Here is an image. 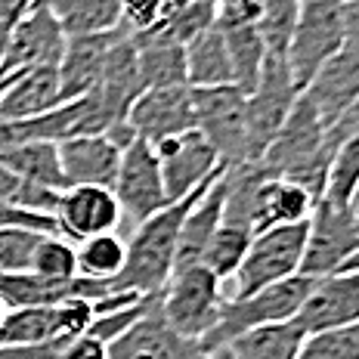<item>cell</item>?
<instances>
[{
	"instance_id": "cell-1",
	"label": "cell",
	"mask_w": 359,
	"mask_h": 359,
	"mask_svg": "<svg viewBox=\"0 0 359 359\" xmlns=\"http://www.w3.org/2000/svg\"><path fill=\"white\" fill-rule=\"evenodd\" d=\"M220 174L205 180V183H201L196 192H189L186 198L170 201V205L161 208L158 214H152L149 220L137 223L130 242H127V260H124L121 276H118L115 282H109L111 294H121V291H133V294H146V297L161 294L164 285L170 282V276H174V266H177L180 226H183L189 208L211 189V183Z\"/></svg>"
},
{
	"instance_id": "cell-2",
	"label": "cell",
	"mask_w": 359,
	"mask_h": 359,
	"mask_svg": "<svg viewBox=\"0 0 359 359\" xmlns=\"http://www.w3.org/2000/svg\"><path fill=\"white\" fill-rule=\"evenodd\" d=\"M257 164L269 177L294 180L316 201L323 198L328 164H332V149H328L325 127L319 121L316 109L304 96H297L291 115L285 118L282 130L276 133V140L266 146V152L260 155Z\"/></svg>"
},
{
	"instance_id": "cell-3",
	"label": "cell",
	"mask_w": 359,
	"mask_h": 359,
	"mask_svg": "<svg viewBox=\"0 0 359 359\" xmlns=\"http://www.w3.org/2000/svg\"><path fill=\"white\" fill-rule=\"evenodd\" d=\"M313 282H316L313 276L297 273L285 282H276V285H269V288L254 291V294H248V297H226L217 325L201 338L205 350L226 347L233 338L251 332V328L291 323V319L301 313Z\"/></svg>"
},
{
	"instance_id": "cell-4",
	"label": "cell",
	"mask_w": 359,
	"mask_h": 359,
	"mask_svg": "<svg viewBox=\"0 0 359 359\" xmlns=\"http://www.w3.org/2000/svg\"><path fill=\"white\" fill-rule=\"evenodd\" d=\"M223 301L226 297L220 291V279L205 264L174 269L170 282L158 294L164 323L174 328L177 334L192 341H201L217 325Z\"/></svg>"
},
{
	"instance_id": "cell-5",
	"label": "cell",
	"mask_w": 359,
	"mask_h": 359,
	"mask_svg": "<svg viewBox=\"0 0 359 359\" xmlns=\"http://www.w3.org/2000/svg\"><path fill=\"white\" fill-rule=\"evenodd\" d=\"M306 236H310V220L254 233L251 248L233 276V297H248L254 291L269 288L276 282H285L301 273Z\"/></svg>"
},
{
	"instance_id": "cell-6",
	"label": "cell",
	"mask_w": 359,
	"mask_h": 359,
	"mask_svg": "<svg viewBox=\"0 0 359 359\" xmlns=\"http://www.w3.org/2000/svg\"><path fill=\"white\" fill-rule=\"evenodd\" d=\"M344 47L341 4L334 0H301L294 32H291L285 62L297 90L316 78V72Z\"/></svg>"
},
{
	"instance_id": "cell-7",
	"label": "cell",
	"mask_w": 359,
	"mask_h": 359,
	"mask_svg": "<svg viewBox=\"0 0 359 359\" xmlns=\"http://www.w3.org/2000/svg\"><path fill=\"white\" fill-rule=\"evenodd\" d=\"M196 130L214 146L226 168L248 164V124H245V93L233 84L192 87Z\"/></svg>"
},
{
	"instance_id": "cell-8",
	"label": "cell",
	"mask_w": 359,
	"mask_h": 359,
	"mask_svg": "<svg viewBox=\"0 0 359 359\" xmlns=\"http://www.w3.org/2000/svg\"><path fill=\"white\" fill-rule=\"evenodd\" d=\"M301 90L294 87L285 56H269L260 69L257 87L245 96V124H248V161H260L266 146L282 130L294 109Z\"/></svg>"
},
{
	"instance_id": "cell-9",
	"label": "cell",
	"mask_w": 359,
	"mask_h": 359,
	"mask_svg": "<svg viewBox=\"0 0 359 359\" xmlns=\"http://www.w3.org/2000/svg\"><path fill=\"white\" fill-rule=\"evenodd\" d=\"M359 251V211L356 205H334L319 198L310 214V236L304 251V276H328L341 269Z\"/></svg>"
},
{
	"instance_id": "cell-10",
	"label": "cell",
	"mask_w": 359,
	"mask_h": 359,
	"mask_svg": "<svg viewBox=\"0 0 359 359\" xmlns=\"http://www.w3.org/2000/svg\"><path fill=\"white\" fill-rule=\"evenodd\" d=\"M111 192L121 205V214H127L133 223H143L170 205L161 180V161L146 140L137 137L130 146H124Z\"/></svg>"
},
{
	"instance_id": "cell-11",
	"label": "cell",
	"mask_w": 359,
	"mask_h": 359,
	"mask_svg": "<svg viewBox=\"0 0 359 359\" xmlns=\"http://www.w3.org/2000/svg\"><path fill=\"white\" fill-rule=\"evenodd\" d=\"M109 359H226V347L205 350L201 341L183 338L164 323L158 297L137 325L109 344Z\"/></svg>"
},
{
	"instance_id": "cell-12",
	"label": "cell",
	"mask_w": 359,
	"mask_h": 359,
	"mask_svg": "<svg viewBox=\"0 0 359 359\" xmlns=\"http://www.w3.org/2000/svg\"><path fill=\"white\" fill-rule=\"evenodd\" d=\"M155 155L161 161V180H164V192L168 201H180L189 192H196L205 180H211L214 174H220L226 164L217 158L214 146L201 137L198 130H186L180 137L161 140L155 143Z\"/></svg>"
},
{
	"instance_id": "cell-13",
	"label": "cell",
	"mask_w": 359,
	"mask_h": 359,
	"mask_svg": "<svg viewBox=\"0 0 359 359\" xmlns=\"http://www.w3.org/2000/svg\"><path fill=\"white\" fill-rule=\"evenodd\" d=\"M127 127L133 137L146 140L149 146L161 140L180 137L186 130H196V106H192V87H152L137 96V102L127 111Z\"/></svg>"
},
{
	"instance_id": "cell-14",
	"label": "cell",
	"mask_w": 359,
	"mask_h": 359,
	"mask_svg": "<svg viewBox=\"0 0 359 359\" xmlns=\"http://www.w3.org/2000/svg\"><path fill=\"white\" fill-rule=\"evenodd\" d=\"M65 43H69V34L62 32L59 19L47 10V4L34 0L32 10L10 28V43H6L0 74L37 69V65H59Z\"/></svg>"
},
{
	"instance_id": "cell-15",
	"label": "cell",
	"mask_w": 359,
	"mask_h": 359,
	"mask_svg": "<svg viewBox=\"0 0 359 359\" xmlns=\"http://www.w3.org/2000/svg\"><path fill=\"white\" fill-rule=\"evenodd\" d=\"M118 220H121V205H118L115 192L102 189V186H69L59 192V201L53 208L56 233L69 238L72 245L115 233Z\"/></svg>"
},
{
	"instance_id": "cell-16",
	"label": "cell",
	"mask_w": 359,
	"mask_h": 359,
	"mask_svg": "<svg viewBox=\"0 0 359 359\" xmlns=\"http://www.w3.org/2000/svg\"><path fill=\"white\" fill-rule=\"evenodd\" d=\"M306 334L359 323V269H334L313 282L310 294L294 316Z\"/></svg>"
},
{
	"instance_id": "cell-17",
	"label": "cell",
	"mask_w": 359,
	"mask_h": 359,
	"mask_svg": "<svg viewBox=\"0 0 359 359\" xmlns=\"http://www.w3.org/2000/svg\"><path fill=\"white\" fill-rule=\"evenodd\" d=\"M301 96L316 109L319 121L328 133L344 118V111L359 100V50L344 43L316 72V78L301 90Z\"/></svg>"
},
{
	"instance_id": "cell-18",
	"label": "cell",
	"mask_w": 359,
	"mask_h": 359,
	"mask_svg": "<svg viewBox=\"0 0 359 359\" xmlns=\"http://www.w3.org/2000/svg\"><path fill=\"white\" fill-rule=\"evenodd\" d=\"M127 32L124 25L111 28V32H96V34H74L65 43V53L59 59V100L72 102L81 96L93 93L96 84L106 69L109 50L118 43V37Z\"/></svg>"
},
{
	"instance_id": "cell-19",
	"label": "cell",
	"mask_w": 359,
	"mask_h": 359,
	"mask_svg": "<svg viewBox=\"0 0 359 359\" xmlns=\"http://www.w3.org/2000/svg\"><path fill=\"white\" fill-rule=\"evenodd\" d=\"M124 149L109 133H90L59 143V168H62L65 189L69 186H102L111 189L118 177Z\"/></svg>"
},
{
	"instance_id": "cell-20",
	"label": "cell",
	"mask_w": 359,
	"mask_h": 359,
	"mask_svg": "<svg viewBox=\"0 0 359 359\" xmlns=\"http://www.w3.org/2000/svg\"><path fill=\"white\" fill-rule=\"evenodd\" d=\"M62 106L59 100V65L13 72L10 84L0 93V121H32Z\"/></svg>"
},
{
	"instance_id": "cell-21",
	"label": "cell",
	"mask_w": 359,
	"mask_h": 359,
	"mask_svg": "<svg viewBox=\"0 0 359 359\" xmlns=\"http://www.w3.org/2000/svg\"><path fill=\"white\" fill-rule=\"evenodd\" d=\"M313 208H316V198L301 183L285 177H266L257 186V196H254V211H251L254 233H264V229L273 226L306 223Z\"/></svg>"
},
{
	"instance_id": "cell-22",
	"label": "cell",
	"mask_w": 359,
	"mask_h": 359,
	"mask_svg": "<svg viewBox=\"0 0 359 359\" xmlns=\"http://www.w3.org/2000/svg\"><path fill=\"white\" fill-rule=\"evenodd\" d=\"M226 174V170H223ZM223 174L211 183V189L201 196L196 205L189 208L186 214L183 226H180V242H177V266L174 269H183V266H196L201 264L205 257L208 245L217 233L223 220V198H226V183H223Z\"/></svg>"
},
{
	"instance_id": "cell-23",
	"label": "cell",
	"mask_w": 359,
	"mask_h": 359,
	"mask_svg": "<svg viewBox=\"0 0 359 359\" xmlns=\"http://www.w3.org/2000/svg\"><path fill=\"white\" fill-rule=\"evenodd\" d=\"M137 47V69L143 90L152 87H180L186 84V47L161 34H133Z\"/></svg>"
},
{
	"instance_id": "cell-24",
	"label": "cell",
	"mask_w": 359,
	"mask_h": 359,
	"mask_svg": "<svg viewBox=\"0 0 359 359\" xmlns=\"http://www.w3.org/2000/svg\"><path fill=\"white\" fill-rule=\"evenodd\" d=\"M186 84L189 87L233 84V65H229L226 41H223V32L217 25L205 28L198 37H192L186 43Z\"/></svg>"
},
{
	"instance_id": "cell-25",
	"label": "cell",
	"mask_w": 359,
	"mask_h": 359,
	"mask_svg": "<svg viewBox=\"0 0 359 359\" xmlns=\"http://www.w3.org/2000/svg\"><path fill=\"white\" fill-rule=\"evenodd\" d=\"M306 332L291 319L282 325H264L238 334L226 344V359H294Z\"/></svg>"
},
{
	"instance_id": "cell-26",
	"label": "cell",
	"mask_w": 359,
	"mask_h": 359,
	"mask_svg": "<svg viewBox=\"0 0 359 359\" xmlns=\"http://www.w3.org/2000/svg\"><path fill=\"white\" fill-rule=\"evenodd\" d=\"M0 164L6 170H13L16 177L28 180V183L47 186V189L62 192L65 180H62V168H59V146L56 143H19L6 152H0Z\"/></svg>"
},
{
	"instance_id": "cell-27",
	"label": "cell",
	"mask_w": 359,
	"mask_h": 359,
	"mask_svg": "<svg viewBox=\"0 0 359 359\" xmlns=\"http://www.w3.org/2000/svg\"><path fill=\"white\" fill-rule=\"evenodd\" d=\"M62 25V32L74 34H96L111 32L121 25V6L118 0H41Z\"/></svg>"
},
{
	"instance_id": "cell-28",
	"label": "cell",
	"mask_w": 359,
	"mask_h": 359,
	"mask_svg": "<svg viewBox=\"0 0 359 359\" xmlns=\"http://www.w3.org/2000/svg\"><path fill=\"white\" fill-rule=\"evenodd\" d=\"M220 32H223V41H226L229 65H233V84L248 96L257 87L260 69L266 62V43L257 28H220Z\"/></svg>"
},
{
	"instance_id": "cell-29",
	"label": "cell",
	"mask_w": 359,
	"mask_h": 359,
	"mask_svg": "<svg viewBox=\"0 0 359 359\" xmlns=\"http://www.w3.org/2000/svg\"><path fill=\"white\" fill-rule=\"evenodd\" d=\"M251 238H254V229L251 226L220 220V226H217V233L211 238V245H208L201 264L211 269V273L220 282L223 279H233L236 269L242 266L245 254H248V248H251Z\"/></svg>"
},
{
	"instance_id": "cell-30",
	"label": "cell",
	"mask_w": 359,
	"mask_h": 359,
	"mask_svg": "<svg viewBox=\"0 0 359 359\" xmlns=\"http://www.w3.org/2000/svg\"><path fill=\"white\" fill-rule=\"evenodd\" d=\"M323 198L334 205H356L359 198V127L338 143L328 164V180Z\"/></svg>"
},
{
	"instance_id": "cell-31",
	"label": "cell",
	"mask_w": 359,
	"mask_h": 359,
	"mask_svg": "<svg viewBox=\"0 0 359 359\" xmlns=\"http://www.w3.org/2000/svg\"><path fill=\"white\" fill-rule=\"evenodd\" d=\"M74 248H78V276L100 282H115L121 276L127 260V242H121L115 233L93 236Z\"/></svg>"
},
{
	"instance_id": "cell-32",
	"label": "cell",
	"mask_w": 359,
	"mask_h": 359,
	"mask_svg": "<svg viewBox=\"0 0 359 359\" xmlns=\"http://www.w3.org/2000/svg\"><path fill=\"white\" fill-rule=\"evenodd\" d=\"M297 13H301V0H260L257 32L264 37L269 56H285Z\"/></svg>"
},
{
	"instance_id": "cell-33",
	"label": "cell",
	"mask_w": 359,
	"mask_h": 359,
	"mask_svg": "<svg viewBox=\"0 0 359 359\" xmlns=\"http://www.w3.org/2000/svg\"><path fill=\"white\" fill-rule=\"evenodd\" d=\"M56 201H59L56 189L28 183V180L16 177L13 170H6L4 164H0V205H13V208H22V211L53 217Z\"/></svg>"
},
{
	"instance_id": "cell-34",
	"label": "cell",
	"mask_w": 359,
	"mask_h": 359,
	"mask_svg": "<svg viewBox=\"0 0 359 359\" xmlns=\"http://www.w3.org/2000/svg\"><path fill=\"white\" fill-rule=\"evenodd\" d=\"M32 273L43 276V279H74L78 276V248L62 236H43L37 242L34 260H32Z\"/></svg>"
},
{
	"instance_id": "cell-35",
	"label": "cell",
	"mask_w": 359,
	"mask_h": 359,
	"mask_svg": "<svg viewBox=\"0 0 359 359\" xmlns=\"http://www.w3.org/2000/svg\"><path fill=\"white\" fill-rule=\"evenodd\" d=\"M294 359H359V323L306 334Z\"/></svg>"
},
{
	"instance_id": "cell-36",
	"label": "cell",
	"mask_w": 359,
	"mask_h": 359,
	"mask_svg": "<svg viewBox=\"0 0 359 359\" xmlns=\"http://www.w3.org/2000/svg\"><path fill=\"white\" fill-rule=\"evenodd\" d=\"M47 233L22 226H0V276L6 273H28L37 251V242Z\"/></svg>"
},
{
	"instance_id": "cell-37",
	"label": "cell",
	"mask_w": 359,
	"mask_h": 359,
	"mask_svg": "<svg viewBox=\"0 0 359 359\" xmlns=\"http://www.w3.org/2000/svg\"><path fill=\"white\" fill-rule=\"evenodd\" d=\"M121 6V25L130 34H146L161 22L164 0H118Z\"/></svg>"
},
{
	"instance_id": "cell-38",
	"label": "cell",
	"mask_w": 359,
	"mask_h": 359,
	"mask_svg": "<svg viewBox=\"0 0 359 359\" xmlns=\"http://www.w3.org/2000/svg\"><path fill=\"white\" fill-rule=\"evenodd\" d=\"M217 28H257L260 0H223L217 4Z\"/></svg>"
},
{
	"instance_id": "cell-39",
	"label": "cell",
	"mask_w": 359,
	"mask_h": 359,
	"mask_svg": "<svg viewBox=\"0 0 359 359\" xmlns=\"http://www.w3.org/2000/svg\"><path fill=\"white\" fill-rule=\"evenodd\" d=\"M59 359H109V344L93 338L90 332L78 334L74 341H69V347L62 350Z\"/></svg>"
},
{
	"instance_id": "cell-40",
	"label": "cell",
	"mask_w": 359,
	"mask_h": 359,
	"mask_svg": "<svg viewBox=\"0 0 359 359\" xmlns=\"http://www.w3.org/2000/svg\"><path fill=\"white\" fill-rule=\"evenodd\" d=\"M341 22H344V43L359 50V0L341 4Z\"/></svg>"
},
{
	"instance_id": "cell-41",
	"label": "cell",
	"mask_w": 359,
	"mask_h": 359,
	"mask_svg": "<svg viewBox=\"0 0 359 359\" xmlns=\"http://www.w3.org/2000/svg\"><path fill=\"white\" fill-rule=\"evenodd\" d=\"M34 0H0V22L4 25H16V22L32 10Z\"/></svg>"
},
{
	"instance_id": "cell-42",
	"label": "cell",
	"mask_w": 359,
	"mask_h": 359,
	"mask_svg": "<svg viewBox=\"0 0 359 359\" xmlns=\"http://www.w3.org/2000/svg\"><path fill=\"white\" fill-rule=\"evenodd\" d=\"M10 28H13V25H4V22H0V69H4V56H6V43H10Z\"/></svg>"
},
{
	"instance_id": "cell-43",
	"label": "cell",
	"mask_w": 359,
	"mask_h": 359,
	"mask_svg": "<svg viewBox=\"0 0 359 359\" xmlns=\"http://www.w3.org/2000/svg\"><path fill=\"white\" fill-rule=\"evenodd\" d=\"M341 269H359V251H356L353 257H350V260H347V264H344Z\"/></svg>"
},
{
	"instance_id": "cell-44",
	"label": "cell",
	"mask_w": 359,
	"mask_h": 359,
	"mask_svg": "<svg viewBox=\"0 0 359 359\" xmlns=\"http://www.w3.org/2000/svg\"><path fill=\"white\" fill-rule=\"evenodd\" d=\"M10 78H13V74H0V93L6 90V84H10Z\"/></svg>"
},
{
	"instance_id": "cell-45",
	"label": "cell",
	"mask_w": 359,
	"mask_h": 359,
	"mask_svg": "<svg viewBox=\"0 0 359 359\" xmlns=\"http://www.w3.org/2000/svg\"><path fill=\"white\" fill-rule=\"evenodd\" d=\"M4 313H6V306H4V301H0V319H4Z\"/></svg>"
},
{
	"instance_id": "cell-46",
	"label": "cell",
	"mask_w": 359,
	"mask_h": 359,
	"mask_svg": "<svg viewBox=\"0 0 359 359\" xmlns=\"http://www.w3.org/2000/svg\"><path fill=\"white\" fill-rule=\"evenodd\" d=\"M205 4H211V6H217V4H223V0H205Z\"/></svg>"
},
{
	"instance_id": "cell-47",
	"label": "cell",
	"mask_w": 359,
	"mask_h": 359,
	"mask_svg": "<svg viewBox=\"0 0 359 359\" xmlns=\"http://www.w3.org/2000/svg\"><path fill=\"white\" fill-rule=\"evenodd\" d=\"M334 4H347V0H334Z\"/></svg>"
},
{
	"instance_id": "cell-48",
	"label": "cell",
	"mask_w": 359,
	"mask_h": 359,
	"mask_svg": "<svg viewBox=\"0 0 359 359\" xmlns=\"http://www.w3.org/2000/svg\"><path fill=\"white\" fill-rule=\"evenodd\" d=\"M356 201H359V198H356Z\"/></svg>"
}]
</instances>
